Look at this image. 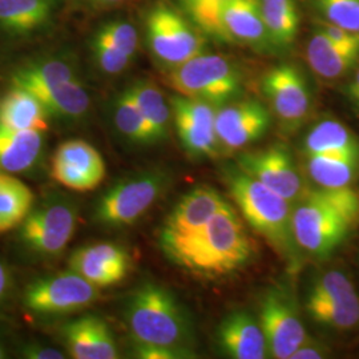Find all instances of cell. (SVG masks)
I'll return each mask as SVG.
<instances>
[{"mask_svg": "<svg viewBox=\"0 0 359 359\" xmlns=\"http://www.w3.org/2000/svg\"><path fill=\"white\" fill-rule=\"evenodd\" d=\"M170 261L193 274L217 278L243 268L252 258L253 244L244 222L231 204L188 238L161 246Z\"/></svg>", "mask_w": 359, "mask_h": 359, "instance_id": "obj_1", "label": "cell"}, {"mask_svg": "<svg viewBox=\"0 0 359 359\" xmlns=\"http://www.w3.org/2000/svg\"><path fill=\"white\" fill-rule=\"evenodd\" d=\"M224 173L231 197L249 225L269 241L290 268H298L301 249L293 231V204L238 167Z\"/></svg>", "mask_w": 359, "mask_h": 359, "instance_id": "obj_2", "label": "cell"}, {"mask_svg": "<svg viewBox=\"0 0 359 359\" xmlns=\"http://www.w3.org/2000/svg\"><path fill=\"white\" fill-rule=\"evenodd\" d=\"M126 321L135 344L189 350L192 326L177 298L157 283H145L130 297Z\"/></svg>", "mask_w": 359, "mask_h": 359, "instance_id": "obj_3", "label": "cell"}, {"mask_svg": "<svg viewBox=\"0 0 359 359\" xmlns=\"http://www.w3.org/2000/svg\"><path fill=\"white\" fill-rule=\"evenodd\" d=\"M167 80L179 95L213 107L229 103L243 90L238 67L228 57L205 52L168 71Z\"/></svg>", "mask_w": 359, "mask_h": 359, "instance_id": "obj_4", "label": "cell"}, {"mask_svg": "<svg viewBox=\"0 0 359 359\" xmlns=\"http://www.w3.org/2000/svg\"><path fill=\"white\" fill-rule=\"evenodd\" d=\"M355 222L337 208L304 192L293 208V231L298 248L325 258L345 241Z\"/></svg>", "mask_w": 359, "mask_h": 359, "instance_id": "obj_5", "label": "cell"}, {"mask_svg": "<svg viewBox=\"0 0 359 359\" xmlns=\"http://www.w3.org/2000/svg\"><path fill=\"white\" fill-rule=\"evenodd\" d=\"M167 175L148 170L117 182L97 201L95 218L107 226H129L154 205L167 188Z\"/></svg>", "mask_w": 359, "mask_h": 359, "instance_id": "obj_6", "label": "cell"}, {"mask_svg": "<svg viewBox=\"0 0 359 359\" xmlns=\"http://www.w3.org/2000/svg\"><path fill=\"white\" fill-rule=\"evenodd\" d=\"M177 11L156 6L147 18V38L157 63L170 71L205 52V39Z\"/></svg>", "mask_w": 359, "mask_h": 359, "instance_id": "obj_7", "label": "cell"}, {"mask_svg": "<svg viewBox=\"0 0 359 359\" xmlns=\"http://www.w3.org/2000/svg\"><path fill=\"white\" fill-rule=\"evenodd\" d=\"M258 321L265 334L270 357L290 359L309 338L292 290L283 285L269 287L261 298Z\"/></svg>", "mask_w": 359, "mask_h": 359, "instance_id": "obj_8", "label": "cell"}, {"mask_svg": "<svg viewBox=\"0 0 359 359\" xmlns=\"http://www.w3.org/2000/svg\"><path fill=\"white\" fill-rule=\"evenodd\" d=\"M100 298V287L75 271L43 277L25 292V305L38 314H68L90 308Z\"/></svg>", "mask_w": 359, "mask_h": 359, "instance_id": "obj_9", "label": "cell"}, {"mask_svg": "<svg viewBox=\"0 0 359 359\" xmlns=\"http://www.w3.org/2000/svg\"><path fill=\"white\" fill-rule=\"evenodd\" d=\"M77 210L65 200L51 201L29 212L22 222L20 237L29 250L40 256H59L76 231Z\"/></svg>", "mask_w": 359, "mask_h": 359, "instance_id": "obj_10", "label": "cell"}, {"mask_svg": "<svg viewBox=\"0 0 359 359\" xmlns=\"http://www.w3.org/2000/svg\"><path fill=\"white\" fill-rule=\"evenodd\" d=\"M262 90L286 132H293L308 120L311 92L306 77L297 65L283 63L273 67L264 75Z\"/></svg>", "mask_w": 359, "mask_h": 359, "instance_id": "obj_11", "label": "cell"}, {"mask_svg": "<svg viewBox=\"0 0 359 359\" xmlns=\"http://www.w3.org/2000/svg\"><path fill=\"white\" fill-rule=\"evenodd\" d=\"M237 167L292 204L297 203L306 189L293 154L283 144L240 154Z\"/></svg>", "mask_w": 359, "mask_h": 359, "instance_id": "obj_12", "label": "cell"}, {"mask_svg": "<svg viewBox=\"0 0 359 359\" xmlns=\"http://www.w3.org/2000/svg\"><path fill=\"white\" fill-rule=\"evenodd\" d=\"M175 127L181 145L192 158H215L221 149L213 105L176 95L170 99Z\"/></svg>", "mask_w": 359, "mask_h": 359, "instance_id": "obj_13", "label": "cell"}, {"mask_svg": "<svg viewBox=\"0 0 359 359\" xmlns=\"http://www.w3.org/2000/svg\"><path fill=\"white\" fill-rule=\"evenodd\" d=\"M105 173L103 156L84 140L63 142L52 157V177L75 192L96 189L105 179Z\"/></svg>", "mask_w": 359, "mask_h": 359, "instance_id": "obj_14", "label": "cell"}, {"mask_svg": "<svg viewBox=\"0 0 359 359\" xmlns=\"http://www.w3.org/2000/svg\"><path fill=\"white\" fill-rule=\"evenodd\" d=\"M270 123L269 111L257 100L222 105L216 111V132L221 149H244L268 132Z\"/></svg>", "mask_w": 359, "mask_h": 359, "instance_id": "obj_15", "label": "cell"}, {"mask_svg": "<svg viewBox=\"0 0 359 359\" xmlns=\"http://www.w3.org/2000/svg\"><path fill=\"white\" fill-rule=\"evenodd\" d=\"M228 203L210 187L187 193L169 213L160 234V246L188 238L201 231Z\"/></svg>", "mask_w": 359, "mask_h": 359, "instance_id": "obj_16", "label": "cell"}, {"mask_svg": "<svg viewBox=\"0 0 359 359\" xmlns=\"http://www.w3.org/2000/svg\"><path fill=\"white\" fill-rule=\"evenodd\" d=\"M69 269L103 289L121 283L130 269L128 252L111 243H99L77 249L69 258Z\"/></svg>", "mask_w": 359, "mask_h": 359, "instance_id": "obj_17", "label": "cell"}, {"mask_svg": "<svg viewBox=\"0 0 359 359\" xmlns=\"http://www.w3.org/2000/svg\"><path fill=\"white\" fill-rule=\"evenodd\" d=\"M225 43H240L259 52H271L259 0H229L221 10Z\"/></svg>", "mask_w": 359, "mask_h": 359, "instance_id": "obj_18", "label": "cell"}, {"mask_svg": "<svg viewBox=\"0 0 359 359\" xmlns=\"http://www.w3.org/2000/svg\"><path fill=\"white\" fill-rule=\"evenodd\" d=\"M218 344L234 359H264L270 357L269 347L261 323L250 313L236 310L218 327Z\"/></svg>", "mask_w": 359, "mask_h": 359, "instance_id": "obj_19", "label": "cell"}, {"mask_svg": "<svg viewBox=\"0 0 359 359\" xmlns=\"http://www.w3.org/2000/svg\"><path fill=\"white\" fill-rule=\"evenodd\" d=\"M63 337L72 358H118L115 337L108 323L100 317L84 316L65 323Z\"/></svg>", "mask_w": 359, "mask_h": 359, "instance_id": "obj_20", "label": "cell"}, {"mask_svg": "<svg viewBox=\"0 0 359 359\" xmlns=\"http://www.w3.org/2000/svg\"><path fill=\"white\" fill-rule=\"evenodd\" d=\"M43 132L0 126V169L23 173L38 164L43 154Z\"/></svg>", "mask_w": 359, "mask_h": 359, "instance_id": "obj_21", "label": "cell"}, {"mask_svg": "<svg viewBox=\"0 0 359 359\" xmlns=\"http://www.w3.org/2000/svg\"><path fill=\"white\" fill-rule=\"evenodd\" d=\"M306 59L316 75L326 80H335L353 68L358 62L359 53L339 47L318 28L309 40Z\"/></svg>", "mask_w": 359, "mask_h": 359, "instance_id": "obj_22", "label": "cell"}, {"mask_svg": "<svg viewBox=\"0 0 359 359\" xmlns=\"http://www.w3.org/2000/svg\"><path fill=\"white\" fill-rule=\"evenodd\" d=\"M0 126L46 132L48 129V114L35 95L13 87L0 99Z\"/></svg>", "mask_w": 359, "mask_h": 359, "instance_id": "obj_23", "label": "cell"}, {"mask_svg": "<svg viewBox=\"0 0 359 359\" xmlns=\"http://www.w3.org/2000/svg\"><path fill=\"white\" fill-rule=\"evenodd\" d=\"M48 116L77 120L90 109V96L77 79L32 90Z\"/></svg>", "mask_w": 359, "mask_h": 359, "instance_id": "obj_24", "label": "cell"}, {"mask_svg": "<svg viewBox=\"0 0 359 359\" xmlns=\"http://www.w3.org/2000/svg\"><path fill=\"white\" fill-rule=\"evenodd\" d=\"M304 152L359 157L358 137L337 120H323L310 129L304 140Z\"/></svg>", "mask_w": 359, "mask_h": 359, "instance_id": "obj_25", "label": "cell"}, {"mask_svg": "<svg viewBox=\"0 0 359 359\" xmlns=\"http://www.w3.org/2000/svg\"><path fill=\"white\" fill-rule=\"evenodd\" d=\"M259 4L273 51L289 50L299 28L295 0H259Z\"/></svg>", "mask_w": 359, "mask_h": 359, "instance_id": "obj_26", "label": "cell"}, {"mask_svg": "<svg viewBox=\"0 0 359 359\" xmlns=\"http://www.w3.org/2000/svg\"><path fill=\"white\" fill-rule=\"evenodd\" d=\"M306 173L316 187L344 188L350 187L358 175L359 157L310 154L306 156Z\"/></svg>", "mask_w": 359, "mask_h": 359, "instance_id": "obj_27", "label": "cell"}, {"mask_svg": "<svg viewBox=\"0 0 359 359\" xmlns=\"http://www.w3.org/2000/svg\"><path fill=\"white\" fill-rule=\"evenodd\" d=\"M306 311L317 323L335 330H351L359 326L357 293L335 298H306Z\"/></svg>", "mask_w": 359, "mask_h": 359, "instance_id": "obj_28", "label": "cell"}, {"mask_svg": "<svg viewBox=\"0 0 359 359\" xmlns=\"http://www.w3.org/2000/svg\"><path fill=\"white\" fill-rule=\"evenodd\" d=\"M32 206L34 193L25 182L0 175V233L22 225Z\"/></svg>", "mask_w": 359, "mask_h": 359, "instance_id": "obj_29", "label": "cell"}, {"mask_svg": "<svg viewBox=\"0 0 359 359\" xmlns=\"http://www.w3.org/2000/svg\"><path fill=\"white\" fill-rule=\"evenodd\" d=\"M128 90L152 130L156 142L164 140L172 114L163 92L151 81H137Z\"/></svg>", "mask_w": 359, "mask_h": 359, "instance_id": "obj_30", "label": "cell"}, {"mask_svg": "<svg viewBox=\"0 0 359 359\" xmlns=\"http://www.w3.org/2000/svg\"><path fill=\"white\" fill-rule=\"evenodd\" d=\"M50 13L47 0H0V26L23 34L41 26Z\"/></svg>", "mask_w": 359, "mask_h": 359, "instance_id": "obj_31", "label": "cell"}, {"mask_svg": "<svg viewBox=\"0 0 359 359\" xmlns=\"http://www.w3.org/2000/svg\"><path fill=\"white\" fill-rule=\"evenodd\" d=\"M76 79L71 65L63 60H48L19 69L13 76V87L32 92Z\"/></svg>", "mask_w": 359, "mask_h": 359, "instance_id": "obj_32", "label": "cell"}, {"mask_svg": "<svg viewBox=\"0 0 359 359\" xmlns=\"http://www.w3.org/2000/svg\"><path fill=\"white\" fill-rule=\"evenodd\" d=\"M115 123L117 129L130 142L144 145L156 142L152 130L128 90L117 99Z\"/></svg>", "mask_w": 359, "mask_h": 359, "instance_id": "obj_33", "label": "cell"}, {"mask_svg": "<svg viewBox=\"0 0 359 359\" xmlns=\"http://www.w3.org/2000/svg\"><path fill=\"white\" fill-rule=\"evenodd\" d=\"M229 0H181L193 25L210 38L225 43L221 25V10Z\"/></svg>", "mask_w": 359, "mask_h": 359, "instance_id": "obj_34", "label": "cell"}, {"mask_svg": "<svg viewBox=\"0 0 359 359\" xmlns=\"http://www.w3.org/2000/svg\"><path fill=\"white\" fill-rule=\"evenodd\" d=\"M314 6L327 23L359 32V0H314Z\"/></svg>", "mask_w": 359, "mask_h": 359, "instance_id": "obj_35", "label": "cell"}, {"mask_svg": "<svg viewBox=\"0 0 359 359\" xmlns=\"http://www.w3.org/2000/svg\"><path fill=\"white\" fill-rule=\"evenodd\" d=\"M355 293V287L346 274L338 270H332L325 273L313 283L308 298H335Z\"/></svg>", "mask_w": 359, "mask_h": 359, "instance_id": "obj_36", "label": "cell"}, {"mask_svg": "<svg viewBox=\"0 0 359 359\" xmlns=\"http://www.w3.org/2000/svg\"><path fill=\"white\" fill-rule=\"evenodd\" d=\"M93 51L100 68L109 75L123 72L132 60L130 56L116 48L112 43H109L107 39L99 34L96 35L93 41Z\"/></svg>", "mask_w": 359, "mask_h": 359, "instance_id": "obj_37", "label": "cell"}, {"mask_svg": "<svg viewBox=\"0 0 359 359\" xmlns=\"http://www.w3.org/2000/svg\"><path fill=\"white\" fill-rule=\"evenodd\" d=\"M97 34L107 39L116 48L124 52L126 55L130 57L135 56L137 48V32L132 25L127 22H111L102 27Z\"/></svg>", "mask_w": 359, "mask_h": 359, "instance_id": "obj_38", "label": "cell"}, {"mask_svg": "<svg viewBox=\"0 0 359 359\" xmlns=\"http://www.w3.org/2000/svg\"><path fill=\"white\" fill-rule=\"evenodd\" d=\"M135 354L142 359H181L193 357L191 350L145 344H135Z\"/></svg>", "mask_w": 359, "mask_h": 359, "instance_id": "obj_39", "label": "cell"}, {"mask_svg": "<svg viewBox=\"0 0 359 359\" xmlns=\"http://www.w3.org/2000/svg\"><path fill=\"white\" fill-rule=\"evenodd\" d=\"M320 28L339 47L359 53V32L348 31L332 23H323Z\"/></svg>", "mask_w": 359, "mask_h": 359, "instance_id": "obj_40", "label": "cell"}, {"mask_svg": "<svg viewBox=\"0 0 359 359\" xmlns=\"http://www.w3.org/2000/svg\"><path fill=\"white\" fill-rule=\"evenodd\" d=\"M25 358L31 359H63L65 353L53 347L41 346L39 344H29L22 351Z\"/></svg>", "mask_w": 359, "mask_h": 359, "instance_id": "obj_41", "label": "cell"}, {"mask_svg": "<svg viewBox=\"0 0 359 359\" xmlns=\"http://www.w3.org/2000/svg\"><path fill=\"white\" fill-rule=\"evenodd\" d=\"M325 357V350L320 344L308 341L304 346L299 347L290 359H320Z\"/></svg>", "mask_w": 359, "mask_h": 359, "instance_id": "obj_42", "label": "cell"}, {"mask_svg": "<svg viewBox=\"0 0 359 359\" xmlns=\"http://www.w3.org/2000/svg\"><path fill=\"white\" fill-rule=\"evenodd\" d=\"M347 95H348V99L359 107V67L355 72V76L347 87Z\"/></svg>", "mask_w": 359, "mask_h": 359, "instance_id": "obj_43", "label": "cell"}, {"mask_svg": "<svg viewBox=\"0 0 359 359\" xmlns=\"http://www.w3.org/2000/svg\"><path fill=\"white\" fill-rule=\"evenodd\" d=\"M8 285H10V274L7 271V268L0 261V298L6 294Z\"/></svg>", "mask_w": 359, "mask_h": 359, "instance_id": "obj_44", "label": "cell"}, {"mask_svg": "<svg viewBox=\"0 0 359 359\" xmlns=\"http://www.w3.org/2000/svg\"><path fill=\"white\" fill-rule=\"evenodd\" d=\"M1 358H6V350H4L3 345L0 344V359Z\"/></svg>", "mask_w": 359, "mask_h": 359, "instance_id": "obj_45", "label": "cell"}, {"mask_svg": "<svg viewBox=\"0 0 359 359\" xmlns=\"http://www.w3.org/2000/svg\"><path fill=\"white\" fill-rule=\"evenodd\" d=\"M103 3H117V1H121V0H100Z\"/></svg>", "mask_w": 359, "mask_h": 359, "instance_id": "obj_46", "label": "cell"}]
</instances>
